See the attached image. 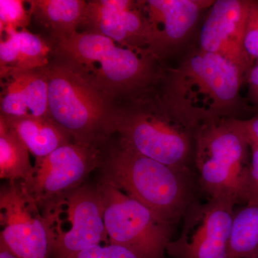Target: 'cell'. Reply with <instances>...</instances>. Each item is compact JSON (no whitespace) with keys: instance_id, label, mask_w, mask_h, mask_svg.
<instances>
[{"instance_id":"2","label":"cell","mask_w":258,"mask_h":258,"mask_svg":"<svg viewBox=\"0 0 258 258\" xmlns=\"http://www.w3.org/2000/svg\"><path fill=\"white\" fill-rule=\"evenodd\" d=\"M248 73L222 56L199 49L175 69L162 74L161 101L193 132L205 123L224 118L239 103Z\"/></svg>"},{"instance_id":"5","label":"cell","mask_w":258,"mask_h":258,"mask_svg":"<svg viewBox=\"0 0 258 258\" xmlns=\"http://www.w3.org/2000/svg\"><path fill=\"white\" fill-rule=\"evenodd\" d=\"M48 85V115L74 142L103 147L113 135L118 105L55 61L44 68Z\"/></svg>"},{"instance_id":"15","label":"cell","mask_w":258,"mask_h":258,"mask_svg":"<svg viewBox=\"0 0 258 258\" xmlns=\"http://www.w3.org/2000/svg\"><path fill=\"white\" fill-rule=\"evenodd\" d=\"M0 115L49 117L48 85L43 69L0 72Z\"/></svg>"},{"instance_id":"11","label":"cell","mask_w":258,"mask_h":258,"mask_svg":"<svg viewBox=\"0 0 258 258\" xmlns=\"http://www.w3.org/2000/svg\"><path fill=\"white\" fill-rule=\"evenodd\" d=\"M60 203L67 205L71 228L54 233L50 252L53 258H77L83 251L108 238L103 198L98 186H80L68 194Z\"/></svg>"},{"instance_id":"1","label":"cell","mask_w":258,"mask_h":258,"mask_svg":"<svg viewBox=\"0 0 258 258\" xmlns=\"http://www.w3.org/2000/svg\"><path fill=\"white\" fill-rule=\"evenodd\" d=\"M49 39L51 60L79 75L118 106L152 93L162 77L159 60L152 54L121 46L96 32Z\"/></svg>"},{"instance_id":"28","label":"cell","mask_w":258,"mask_h":258,"mask_svg":"<svg viewBox=\"0 0 258 258\" xmlns=\"http://www.w3.org/2000/svg\"><path fill=\"white\" fill-rule=\"evenodd\" d=\"M247 258H258V254H257V255L252 256V257H247Z\"/></svg>"},{"instance_id":"22","label":"cell","mask_w":258,"mask_h":258,"mask_svg":"<svg viewBox=\"0 0 258 258\" xmlns=\"http://www.w3.org/2000/svg\"><path fill=\"white\" fill-rule=\"evenodd\" d=\"M244 47L249 60L258 63V1H250L244 30Z\"/></svg>"},{"instance_id":"24","label":"cell","mask_w":258,"mask_h":258,"mask_svg":"<svg viewBox=\"0 0 258 258\" xmlns=\"http://www.w3.org/2000/svg\"><path fill=\"white\" fill-rule=\"evenodd\" d=\"M251 160L247 179L246 205H258V147H249Z\"/></svg>"},{"instance_id":"23","label":"cell","mask_w":258,"mask_h":258,"mask_svg":"<svg viewBox=\"0 0 258 258\" xmlns=\"http://www.w3.org/2000/svg\"><path fill=\"white\" fill-rule=\"evenodd\" d=\"M77 258H140L133 251L118 244L93 246L83 251Z\"/></svg>"},{"instance_id":"9","label":"cell","mask_w":258,"mask_h":258,"mask_svg":"<svg viewBox=\"0 0 258 258\" xmlns=\"http://www.w3.org/2000/svg\"><path fill=\"white\" fill-rule=\"evenodd\" d=\"M21 181L9 182L0 194V241L18 258H48L54 240L52 221Z\"/></svg>"},{"instance_id":"13","label":"cell","mask_w":258,"mask_h":258,"mask_svg":"<svg viewBox=\"0 0 258 258\" xmlns=\"http://www.w3.org/2000/svg\"><path fill=\"white\" fill-rule=\"evenodd\" d=\"M249 0H217L200 36V49L232 61L249 73L253 66L244 47Z\"/></svg>"},{"instance_id":"10","label":"cell","mask_w":258,"mask_h":258,"mask_svg":"<svg viewBox=\"0 0 258 258\" xmlns=\"http://www.w3.org/2000/svg\"><path fill=\"white\" fill-rule=\"evenodd\" d=\"M235 205L225 199L194 203L183 217L180 235L166 252L172 258H228Z\"/></svg>"},{"instance_id":"14","label":"cell","mask_w":258,"mask_h":258,"mask_svg":"<svg viewBox=\"0 0 258 258\" xmlns=\"http://www.w3.org/2000/svg\"><path fill=\"white\" fill-rule=\"evenodd\" d=\"M214 0L140 1L151 31L149 52L158 60L187 38Z\"/></svg>"},{"instance_id":"8","label":"cell","mask_w":258,"mask_h":258,"mask_svg":"<svg viewBox=\"0 0 258 258\" xmlns=\"http://www.w3.org/2000/svg\"><path fill=\"white\" fill-rule=\"evenodd\" d=\"M105 146L66 144L35 159L32 176L22 184L38 206L56 210L68 194L82 186L89 174L99 169Z\"/></svg>"},{"instance_id":"20","label":"cell","mask_w":258,"mask_h":258,"mask_svg":"<svg viewBox=\"0 0 258 258\" xmlns=\"http://www.w3.org/2000/svg\"><path fill=\"white\" fill-rule=\"evenodd\" d=\"M258 254V205H246L234 213L228 258Z\"/></svg>"},{"instance_id":"6","label":"cell","mask_w":258,"mask_h":258,"mask_svg":"<svg viewBox=\"0 0 258 258\" xmlns=\"http://www.w3.org/2000/svg\"><path fill=\"white\" fill-rule=\"evenodd\" d=\"M249 148L229 119L199 127L195 133L194 164L200 190L209 199L246 203Z\"/></svg>"},{"instance_id":"3","label":"cell","mask_w":258,"mask_h":258,"mask_svg":"<svg viewBox=\"0 0 258 258\" xmlns=\"http://www.w3.org/2000/svg\"><path fill=\"white\" fill-rule=\"evenodd\" d=\"M101 180L137 200L171 226L184 217L200 189L196 172L174 167L108 142L99 168Z\"/></svg>"},{"instance_id":"7","label":"cell","mask_w":258,"mask_h":258,"mask_svg":"<svg viewBox=\"0 0 258 258\" xmlns=\"http://www.w3.org/2000/svg\"><path fill=\"white\" fill-rule=\"evenodd\" d=\"M98 187L110 244L126 247L140 258H165L172 226L113 185L101 180Z\"/></svg>"},{"instance_id":"21","label":"cell","mask_w":258,"mask_h":258,"mask_svg":"<svg viewBox=\"0 0 258 258\" xmlns=\"http://www.w3.org/2000/svg\"><path fill=\"white\" fill-rule=\"evenodd\" d=\"M26 1L23 0H0V34L8 30L27 29L31 17L25 8Z\"/></svg>"},{"instance_id":"12","label":"cell","mask_w":258,"mask_h":258,"mask_svg":"<svg viewBox=\"0 0 258 258\" xmlns=\"http://www.w3.org/2000/svg\"><path fill=\"white\" fill-rule=\"evenodd\" d=\"M81 28L108 37L121 46L149 52L150 28L140 1H87Z\"/></svg>"},{"instance_id":"17","label":"cell","mask_w":258,"mask_h":258,"mask_svg":"<svg viewBox=\"0 0 258 258\" xmlns=\"http://www.w3.org/2000/svg\"><path fill=\"white\" fill-rule=\"evenodd\" d=\"M0 118L16 134L35 159L47 157L58 148L74 142L71 136L50 117L0 115Z\"/></svg>"},{"instance_id":"16","label":"cell","mask_w":258,"mask_h":258,"mask_svg":"<svg viewBox=\"0 0 258 258\" xmlns=\"http://www.w3.org/2000/svg\"><path fill=\"white\" fill-rule=\"evenodd\" d=\"M50 39L29 31L8 30L0 41V72L43 69L52 56Z\"/></svg>"},{"instance_id":"27","label":"cell","mask_w":258,"mask_h":258,"mask_svg":"<svg viewBox=\"0 0 258 258\" xmlns=\"http://www.w3.org/2000/svg\"><path fill=\"white\" fill-rule=\"evenodd\" d=\"M0 258H18L3 242L0 241Z\"/></svg>"},{"instance_id":"19","label":"cell","mask_w":258,"mask_h":258,"mask_svg":"<svg viewBox=\"0 0 258 258\" xmlns=\"http://www.w3.org/2000/svg\"><path fill=\"white\" fill-rule=\"evenodd\" d=\"M33 170L30 152L0 118V177L9 182H25L30 179Z\"/></svg>"},{"instance_id":"4","label":"cell","mask_w":258,"mask_h":258,"mask_svg":"<svg viewBox=\"0 0 258 258\" xmlns=\"http://www.w3.org/2000/svg\"><path fill=\"white\" fill-rule=\"evenodd\" d=\"M134 152L174 167L192 169L195 132L151 93L118 106L113 135Z\"/></svg>"},{"instance_id":"25","label":"cell","mask_w":258,"mask_h":258,"mask_svg":"<svg viewBox=\"0 0 258 258\" xmlns=\"http://www.w3.org/2000/svg\"><path fill=\"white\" fill-rule=\"evenodd\" d=\"M229 121L245 139L249 147H258V115L249 119L230 118Z\"/></svg>"},{"instance_id":"18","label":"cell","mask_w":258,"mask_h":258,"mask_svg":"<svg viewBox=\"0 0 258 258\" xmlns=\"http://www.w3.org/2000/svg\"><path fill=\"white\" fill-rule=\"evenodd\" d=\"M26 3L32 20L50 32V37L79 31L87 8L85 0H28Z\"/></svg>"},{"instance_id":"26","label":"cell","mask_w":258,"mask_h":258,"mask_svg":"<svg viewBox=\"0 0 258 258\" xmlns=\"http://www.w3.org/2000/svg\"><path fill=\"white\" fill-rule=\"evenodd\" d=\"M248 95L251 102L258 108V63L249 70L247 76Z\"/></svg>"}]
</instances>
